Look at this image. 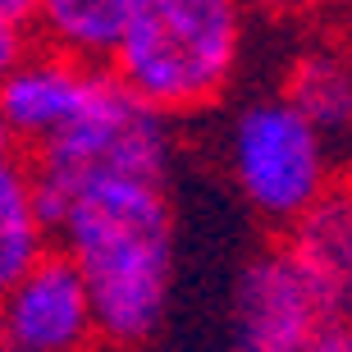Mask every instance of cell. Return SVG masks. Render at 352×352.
<instances>
[{"label":"cell","mask_w":352,"mask_h":352,"mask_svg":"<svg viewBox=\"0 0 352 352\" xmlns=\"http://www.w3.org/2000/svg\"><path fill=\"white\" fill-rule=\"evenodd\" d=\"M55 252L87 288L105 352L142 348L174 288V206L156 183H91L41 210Z\"/></svg>","instance_id":"obj_1"},{"label":"cell","mask_w":352,"mask_h":352,"mask_svg":"<svg viewBox=\"0 0 352 352\" xmlns=\"http://www.w3.org/2000/svg\"><path fill=\"white\" fill-rule=\"evenodd\" d=\"M243 23L238 0H133L105 69L156 115H197L234 87Z\"/></svg>","instance_id":"obj_2"},{"label":"cell","mask_w":352,"mask_h":352,"mask_svg":"<svg viewBox=\"0 0 352 352\" xmlns=\"http://www.w3.org/2000/svg\"><path fill=\"white\" fill-rule=\"evenodd\" d=\"M170 165L174 119L156 115L133 91H124L110 69L101 74L87 110L28 160L41 210L78 188H91V183H156V188H165Z\"/></svg>","instance_id":"obj_3"},{"label":"cell","mask_w":352,"mask_h":352,"mask_svg":"<svg viewBox=\"0 0 352 352\" xmlns=\"http://www.w3.org/2000/svg\"><path fill=\"white\" fill-rule=\"evenodd\" d=\"M224 170L265 224L293 229L334 183V151L293 105L252 96L224 129Z\"/></svg>","instance_id":"obj_4"},{"label":"cell","mask_w":352,"mask_h":352,"mask_svg":"<svg viewBox=\"0 0 352 352\" xmlns=\"http://www.w3.org/2000/svg\"><path fill=\"white\" fill-rule=\"evenodd\" d=\"M329 311L284 243L243 261L229 302V352H311Z\"/></svg>","instance_id":"obj_5"},{"label":"cell","mask_w":352,"mask_h":352,"mask_svg":"<svg viewBox=\"0 0 352 352\" xmlns=\"http://www.w3.org/2000/svg\"><path fill=\"white\" fill-rule=\"evenodd\" d=\"M0 334L14 352H101L87 288L55 248L0 298Z\"/></svg>","instance_id":"obj_6"},{"label":"cell","mask_w":352,"mask_h":352,"mask_svg":"<svg viewBox=\"0 0 352 352\" xmlns=\"http://www.w3.org/2000/svg\"><path fill=\"white\" fill-rule=\"evenodd\" d=\"M101 74L105 69L78 65L46 46H28L0 78V124L10 133V142H23L28 151L55 142L87 110Z\"/></svg>","instance_id":"obj_7"},{"label":"cell","mask_w":352,"mask_h":352,"mask_svg":"<svg viewBox=\"0 0 352 352\" xmlns=\"http://www.w3.org/2000/svg\"><path fill=\"white\" fill-rule=\"evenodd\" d=\"M284 248L320 293L329 320L352 325V174L329 183V192L284 234Z\"/></svg>","instance_id":"obj_8"},{"label":"cell","mask_w":352,"mask_h":352,"mask_svg":"<svg viewBox=\"0 0 352 352\" xmlns=\"http://www.w3.org/2000/svg\"><path fill=\"white\" fill-rule=\"evenodd\" d=\"M320 138L334 146H352V46L316 41L288 65L279 91Z\"/></svg>","instance_id":"obj_9"},{"label":"cell","mask_w":352,"mask_h":352,"mask_svg":"<svg viewBox=\"0 0 352 352\" xmlns=\"http://www.w3.org/2000/svg\"><path fill=\"white\" fill-rule=\"evenodd\" d=\"M129 5L133 0H37L32 10V32L41 37L37 46L105 69L124 37Z\"/></svg>","instance_id":"obj_10"},{"label":"cell","mask_w":352,"mask_h":352,"mask_svg":"<svg viewBox=\"0 0 352 352\" xmlns=\"http://www.w3.org/2000/svg\"><path fill=\"white\" fill-rule=\"evenodd\" d=\"M51 229L37 206V183L28 160H0V298L51 252Z\"/></svg>","instance_id":"obj_11"},{"label":"cell","mask_w":352,"mask_h":352,"mask_svg":"<svg viewBox=\"0 0 352 352\" xmlns=\"http://www.w3.org/2000/svg\"><path fill=\"white\" fill-rule=\"evenodd\" d=\"M238 5H243V14H261V19H302L320 0H238Z\"/></svg>","instance_id":"obj_12"},{"label":"cell","mask_w":352,"mask_h":352,"mask_svg":"<svg viewBox=\"0 0 352 352\" xmlns=\"http://www.w3.org/2000/svg\"><path fill=\"white\" fill-rule=\"evenodd\" d=\"M28 46H32V41H28L23 28H14V23H5V19H0V78L10 74V65L28 51Z\"/></svg>","instance_id":"obj_13"},{"label":"cell","mask_w":352,"mask_h":352,"mask_svg":"<svg viewBox=\"0 0 352 352\" xmlns=\"http://www.w3.org/2000/svg\"><path fill=\"white\" fill-rule=\"evenodd\" d=\"M311 352H352V325H343V320H329V325L320 329V339H316Z\"/></svg>","instance_id":"obj_14"},{"label":"cell","mask_w":352,"mask_h":352,"mask_svg":"<svg viewBox=\"0 0 352 352\" xmlns=\"http://www.w3.org/2000/svg\"><path fill=\"white\" fill-rule=\"evenodd\" d=\"M32 10H37V0H0V19L14 28H32Z\"/></svg>","instance_id":"obj_15"},{"label":"cell","mask_w":352,"mask_h":352,"mask_svg":"<svg viewBox=\"0 0 352 352\" xmlns=\"http://www.w3.org/2000/svg\"><path fill=\"white\" fill-rule=\"evenodd\" d=\"M14 156V142H10V133H5V124H0V160Z\"/></svg>","instance_id":"obj_16"},{"label":"cell","mask_w":352,"mask_h":352,"mask_svg":"<svg viewBox=\"0 0 352 352\" xmlns=\"http://www.w3.org/2000/svg\"><path fill=\"white\" fill-rule=\"evenodd\" d=\"M0 352H14V348H10V343H5V334H0Z\"/></svg>","instance_id":"obj_17"}]
</instances>
